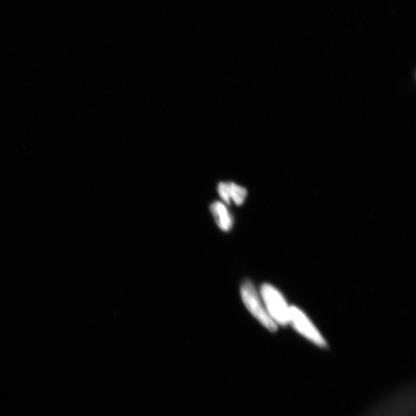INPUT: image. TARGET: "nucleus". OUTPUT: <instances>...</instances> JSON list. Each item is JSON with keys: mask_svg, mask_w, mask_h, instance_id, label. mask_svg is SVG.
Masks as SVG:
<instances>
[{"mask_svg": "<svg viewBox=\"0 0 416 416\" xmlns=\"http://www.w3.org/2000/svg\"><path fill=\"white\" fill-rule=\"evenodd\" d=\"M261 298L264 307L274 323L277 325L290 323V307L283 294L270 284H264L261 288Z\"/></svg>", "mask_w": 416, "mask_h": 416, "instance_id": "1", "label": "nucleus"}, {"mask_svg": "<svg viewBox=\"0 0 416 416\" xmlns=\"http://www.w3.org/2000/svg\"><path fill=\"white\" fill-rule=\"evenodd\" d=\"M241 295L244 305L251 314L267 330L275 332L277 325L269 316L261 296L257 293L253 284L250 281H244L241 288Z\"/></svg>", "mask_w": 416, "mask_h": 416, "instance_id": "2", "label": "nucleus"}, {"mask_svg": "<svg viewBox=\"0 0 416 416\" xmlns=\"http://www.w3.org/2000/svg\"><path fill=\"white\" fill-rule=\"evenodd\" d=\"M289 324H292L296 331L312 343L321 347L326 345L325 339L321 336L317 327L314 325L310 319L300 308L291 306V308H290Z\"/></svg>", "mask_w": 416, "mask_h": 416, "instance_id": "3", "label": "nucleus"}, {"mask_svg": "<svg viewBox=\"0 0 416 416\" xmlns=\"http://www.w3.org/2000/svg\"><path fill=\"white\" fill-rule=\"evenodd\" d=\"M219 196L227 205L234 203L240 206L248 196V192L234 182H220L218 186Z\"/></svg>", "mask_w": 416, "mask_h": 416, "instance_id": "4", "label": "nucleus"}, {"mask_svg": "<svg viewBox=\"0 0 416 416\" xmlns=\"http://www.w3.org/2000/svg\"><path fill=\"white\" fill-rule=\"evenodd\" d=\"M210 209L218 228L225 232L229 231L233 227V218L228 207L220 201H216Z\"/></svg>", "mask_w": 416, "mask_h": 416, "instance_id": "5", "label": "nucleus"}]
</instances>
